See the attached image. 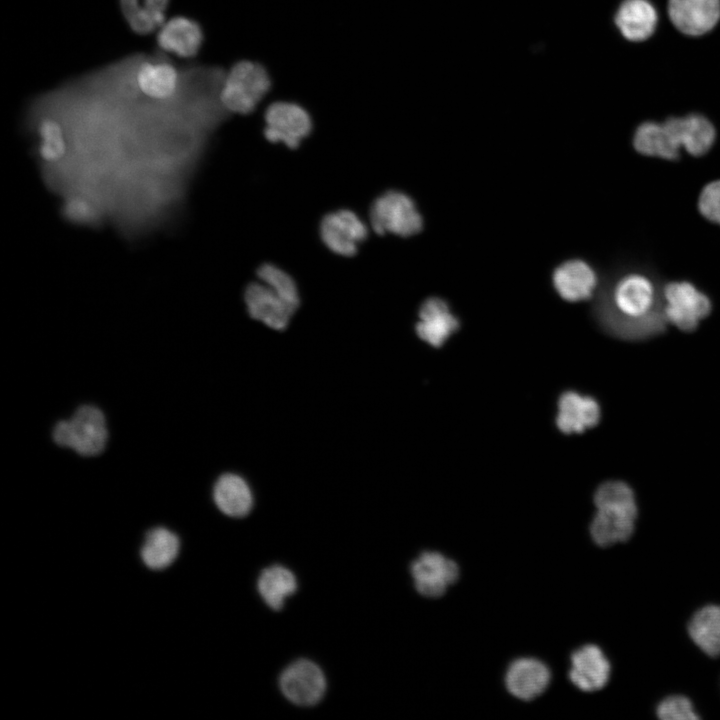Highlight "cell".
<instances>
[{
	"mask_svg": "<svg viewBox=\"0 0 720 720\" xmlns=\"http://www.w3.org/2000/svg\"><path fill=\"white\" fill-rule=\"evenodd\" d=\"M595 313L601 327L610 335L640 341L661 334L668 323L663 295L647 277L631 273L599 297Z\"/></svg>",
	"mask_w": 720,
	"mask_h": 720,
	"instance_id": "obj_1",
	"label": "cell"
},
{
	"mask_svg": "<svg viewBox=\"0 0 720 720\" xmlns=\"http://www.w3.org/2000/svg\"><path fill=\"white\" fill-rule=\"evenodd\" d=\"M596 511L589 525L593 543L610 548L629 542L636 533L639 507L632 487L624 481L609 480L596 489Z\"/></svg>",
	"mask_w": 720,
	"mask_h": 720,
	"instance_id": "obj_2",
	"label": "cell"
},
{
	"mask_svg": "<svg viewBox=\"0 0 720 720\" xmlns=\"http://www.w3.org/2000/svg\"><path fill=\"white\" fill-rule=\"evenodd\" d=\"M271 78L266 68L257 62L241 60L225 71L220 101L227 113L247 115L271 89Z\"/></svg>",
	"mask_w": 720,
	"mask_h": 720,
	"instance_id": "obj_3",
	"label": "cell"
},
{
	"mask_svg": "<svg viewBox=\"0 0 720 720\" xmlns=\"http://www.w3.org/2000/svg\"><path fill=\"white\" fill-rule=\"evenodd\" d=\"M52 435L58 445L71 448L83 456H94L103 451L108 433L101 410L84 405L71 419L58 422Z\"/></svg>",
	"mask_w": 720,
	"mask_h": 720,
	"instance_id": "obj_4",
	"label": "cell"
},
{
	"mask_svg": "<svg viewBox=\"0 0 720 720\" xmlns=\"http://www.w3.org/2000/svg\"><path fill=\"white\" fill-rule=\"evenodd\" d=\"M370 223L373 230L409 237L422 230L423 219L414 201L400 191H388L380 195L371 205Z\"/></svg>",
	"mask_w": 720,
	"mask_h": 720,
	"instance_id": "obj_5",
	"label": "cell"
},
{
	"mask_svg": "<svg viewBox=\"0 0 720 720\" xmlns=\"http://www.w3.org/2000/svg\"><path fill=\"white\" fill-rule=\"evenodd\" d=\"M165 53L138 54L135 80L139 91L156 101H168L180 91L184 69H178Z\"/></svg>",
	"mask_w": 720,
	"mask_h": 720,
	"instance_id": "obj_6",
	"label": "cell"
},
{
	"mask_svg": "<svg viewBox=\"0 0 720 720\" xmlns=\"http://www.w3.org/2000/svg\"><path fill=\"white\" fill-rule=\"evenodd\" d=\"M667 322L682 331L695 330L711 311L710 299L688 282H672L663 290Z\"/></svg>",
	"mask_w": 720,
	"mask_h": 720,
	"instance_id": "obj_7",
	"label": "cell"
},
{
	"mask_svg": "<svg viewBox=\"0 0 720 720\" xmlns=\"http://www.w3.org/2000/svg\"><path fill=\"white\" fill-rule=\"evenodd\" d=\"M264 136L272 143L295 149L312 130L309 113L299 104L277 101L268 106L264 115Z\"/></svg>",
	"mask_w": 720,
	"mask_h": 720,
	"instance_id": "obj_8",
	"label": "cell"
},
{
	"mask_svg": "<svg viewBox=\"0 0 720 720\" xmlns=\"http://www.w3.org/2000/svg\"><path fill=\"white\" fill-rule=\"evenodd\" d=\"M410 572L417 592L428 598L442 596L459 577L456 562L435 551L422 552L411 563Z\"/></svg>",
	"mask_w": 720,
	"mask_h": 720,
	"instance_id": "obj_9",
	"label": "cell"
},
{
	"mask_svg": "<svg viewBox=\"0 0 720 720\" xmlns=\"http://www.w3.org/2000/svg\"><path fill=\"white\" fill-rule=\"evenodd\" d=\"M284 696L300 706L317 704L325 694L326 679L318 665L300 659L290 664L280 676Z\"/></svg>",
	"mask_w": 720,
	"mask_h": 720,
	"instance_id": "obj_10",
	"label": "cell"
},
{
	"mask_svg": "<svg viewBox=\"0 0 720 720\" xmlns=\"http://www.w3.org/2000/svg\"><path fill=\"white\" fill-rule=\"evenodd\" d=\"M367 235L366 224L348 209L327 214L320 224L322 241L328 249L341 256H353Z\"/></svg>",
	"mask_w": 720,
	"mask_h": 720,
	"instance_id": "obj_11",
	"label": "cell"
},
{
	"mask_svg": "<svg viewBox=\"0 0 720 720\" xmlns=\"http://www.w3.org/2000/svg\"><path fill=\"white\" fill-rule=\"evenodd\" d=\"M662 122L674 144L694 156L708 152L716 139L714 124L701 112L671 115Z\"/></svg>",
	"mask_w": 720,
	"mask_h": 720,
	"instance_id": "obj_12",
	"label": "cell"
},
{
	"mask_svg": "<svg viewBox=\"0 0 720 720\" xmlns=\"http://www.w3.org/2000/svg\"><path fill=\"white\" fill-rule=\"evenodd\" d=\"M666 12L679 32L699 37L712 31L718 24L720 0H667Z\"/></svg>",
	"mask_w": 720,
	"mask_h": 720,
	"instance_id": "obj_13",
	"label": "cell"
},
{
	"mask_svg": "<svg viewBox=\"0 0 720 720\" xmlns=\"http://www.w3.org/2000/svg\"><path fill=\"white\" fill-rule=\"evenodd\" d=\"M570 662L569 679L581 691L593 693L607 686L612 666L600 646L592 643L581 646L571 654Z\"/></svg>",
	"mask_w": 720,
	"mask_h": 720,
	"instance_id": "obj_14",
	"label": "cell"
},
{
	"mask_svg": "<svg viewBox=\"0 0 720 720\" xmlns=\"http://www.w3.org/2000/svg\"><path fill=\"white\" fill-rule=\"evenodd\" d=\"M156 42L163 53L189 59L199 53L204 33L194 19L175 16L166 20L157 30Z\"/></svg>",
	"mask_w": 720,
	"mask_h": 720,
	"instance_id": "obj_15",
	"label": "cell"
},
{
	"mask_svg": "<svg viewBox=\"0 0 720 720\" xmlns=\"http://www.w3.org/2000/svg\"><path fill=\"white\" fill-rule=\"evenodd\" d=\"M621 36L629 42L651 38L659 23V11L651 0H621L613 15Z\"/></svg>",
	"mask_w": 720,
	"mask_h": 720,
	"instance_id": "obj_16",
	"label": "cell"
},
{
	"mask_svg": "<svg viewBox=\"0 0 720 720\" xmlns=\"http://www.w3.org/2000/svg\"><path fill=\"white\" fill-rule=\"evenodd\" d=\"M460 327L448 303L439 297L426 299L419 309L416 333L433 347H441Z\"/></svg>",
	"mask_w": 720,
	"mask_h": 720,
	"instance_id": "obj_17",
	"label": "cell"
},
{
	"mask_svg": "<svg viewBox=\"0 0 720 720\" xmlns=\"http://www.w3.org/2000/svg\"><path fill=\"white\" fill-rule=\"evenodd\" d=\"M600 416L599 403L591 396L566 391L559 397L556 425L565 434L582 433L594 427Z\"/></svg>",
	"mask_w": 720,
	"mask_h": 720,
	"instance_id": "obj_18",
	"label": "cell"
},
{
	"mask_svg": "<svg viewBox=\"0 0 720 720\" xmlns=\"http://www.w3.org/2000/svg\"><path fill=\"white\" fill-rule=\"evenodd\" d=\"M249 315L266 326L283 330L287 327L292 309L261 281L250 283L244 293Z\"/></svg>",
	"mask_w": 720,
	"mask_h": 720,
	"instance_id": "obj_19",
	"label": "cell"
},
{
	"mask_svg": "<svg viewBox=\"0 0 720 720\" xmlns=\"http://www.w3.org/2000/svg\"><path fill=\"white\" fill-rule=\"evenodd\" d=\"M691 642L708 658L720 659V603L707 602L697 607L686 621Z\"/></svg>",
	"mask_w": 720,
	"mask_h": 720,
	"instance_id": "obj_20",
	"label": "cell"
},
{
	"mask_svg": "<svg viewBox=\"0 0 720 720\" xmlns=\"http://www.w3.org/2000/svg\"><path fill=\"white\" fill-rule=\"evenodd\" d=\"M550 678V670L543 662L534 658H520L508 667L505 685L516 698L530 701L544 692Z\"/></svg>",
	"mask_w": 720,
	"mask_h": 720,
	"instance_id": "obj_21",
	"label": "cell"
},
{
	"mask_svg": "<svg viewBox=\"0 0 720 720\" xmlns=\"http://www.w3.org/2000/svg\"><path fill=\"white\" fill-rule=\"evenodd\" d=\"M597 277L584 261L569 260L558 266L553 273V285L566 301L578 302L591 298Z\"/></svg>",
	"mask_w": 720,
	"mask_h": 720,
	"instance_id": "obj_22",
	"label": "cell"
},
{
	"mask_svg": "<svg viewBox=\"0 0 720 720\" xmlns=\"http://www.w3.org/2000/svg\"><path fill=\"white\" fill-rule=\"evenodd\" d=\"M213 498L218 509L230 517H244L253 506L249 485L242 477L232 473L218 478L213 489Z\"/></svg>",
	"mask_w": 720,
	"mask_h": 720,
	"instance_id": "obj_23",
	"label": "cell"
},
{
	"mask_svg": "<svg viewBox=\"0 0 720 720\" xmlns=\"http://www.w3.org/2000/svg\"><path fill=\"white\" fill-rule=\"evenodd\" d=\"M169 3L170 0H119L126 23L139 35L153 33L162 26Z\"/></svg>",
	"mask_w": 720,
	"mask_h": 720,
	"instance_id": "obj_24",
	"label": "cell"
},
{
	"mask_svg": "<svg viewBox=\"0 0 720 720\" xmlns=\"http://www.w3.org/2000/svg\"><path fill=\"white\" fill-rule=\"evenodd\" d=\"M633 144L639 153L648 156L669 160L679 157L680 149L674 144L662 121L641 122L634 132Z\"/></svg>",
	"mask_w": 720,
	"mask_h": 720,
	"instance_id": "obj_25",
	"label": "cell"
},
{
	"mask_svg": "<svg viewBox=\"0 0 720 720\" xmlns=\"http://www.w3.org/2000/svg\"><path fill=\"white\" fill-rule=\"evenodd\" d=\"M259 594L264 602L273 610H280L287 597L297 589L294 574L280 565L265 568L257 582Z\"/></svg>",
	"mask_w": 720,
	"mask_h": 720,
	"instance_id": "obj_26",
	"label": "cell"
},
{
	"mask_svg": "<svg viewBox=\"0 0 720 720\" xmlns=\"http://www.w3.org/2000/svg\"><path fill=\"white\" fill-rule=\"evenodd\" d=\"M179 539L170 530L157 527L150 530L141 549V558L151 569L168 567L177 557Z\"/></svg>",
	"mask_w": 720,
	"mask_h": 720,
	"instance_id": "obj_27",
	"label": "cell"
},
{
	"mask_svg": "<svg viewBox=\"0 0 720 720\" xmlns=\"http://www.w3.org/2000/svg\"><path fill=\"white\" fill-rule=\"evenodd\" d=\"M41 139L40 157L47 162L61 160L67 150L64 125L54 116L43 117L37 128Z\"/></svg>",
	"mask_w": 720,
	"mask_h": 720,
	"instance_id": "obj_28",
	"label": "cell"
},
{
	"mask_svg": "<svg viewBox=\"0 0 720 720\" xmlns=\"http://www.w3.org/2000/svg\"><path fill=\"white\" fill-rule=\"evenodd\" d=\"M259 281L278 295L293 312L299 306V294L292 277L274 264H263L257 270Z\"/></svg>",
	"mask_w": 720,
	"mask_h": 720,
	"instance_id": "obj_29",
	"label": "cell"
},
{
	"mask_svg": "<svg viewBox=\"0 0 720 720\" xmlns=\"http://www.w3.org/2000/svg\"><path fill=\"white\" fill-rule=\"evenodd\" d=\"M654 715L659 720L702 719L693 699L682 692H672L662 696L655 704Z\"/></svg>",
	"mask_w": 720,
	"mask_h": 720,
	"instance_id": "obj_30",
	"label": "cell"
},
{
	"mask_svg": "<svg viewBox=\"0 0 720 720\" xmlns=\"http://www.w3.org/2000/svg\"><path fill=\"white\" fill-rule=\"evenodd\" d=\"M698 206L705 218L720 225V180L704 187Z\"/></svg>",
	"mask_w": 720,
	"mask_h": 720,
	"instance_id": "obj_31",
	"label": "cell"
},
{
	"mask_svg": "<svg viewBox=\"0 0 720 720\" xmlns=\"http://www.w3.org/2000/svg\"><path fill=\"white\" fill-rule=\"evenodd\" d=\"M63 210L69 220L77 223H91L96 217L95 206L82 196H74L67 200Z\"/></svg>",
	"mask_w": 720,
	"mask_h": 720,
	"instance_id": "obj_32",
	"label": "cell"
}]
</instances>
